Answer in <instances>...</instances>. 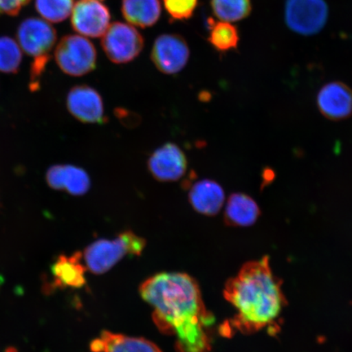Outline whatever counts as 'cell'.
Here are the masks:
<instances>
[{
  "label": "cell",
  "mask_w": 352,
  "mask_h": 352,
  "mask_svg": "<svg viewBox=\"0 0 352 352\" xmlns=\"http://www.w3.org/2000/svg\"><path fill=\"white\" fill-rule=\"evenodd\" d=\"M210 6L217 19L230 23L245 19L252 11V0H210Z\"/></svg>",
  "instance_id": "cell-20"
},
{
  "label": "cell",
  "mask_w": 352,
  "mask_h": 352,
  "mask_svg": "<svg viewBox=\"0 0 352 352\" xmlns=\"http://www.w3.org/2000/svg\"><path fill=\"white\" fill-rule=\"evenodd\" d=\"M74 6V0H35V8L39 15L52 23L67 19Z\"/></svg>",
  "instance_id": "cell-21"
},
{
  "label": "cell",
  "mask_w": 352,
  "mask_h": 352,
  "mask_svg": "<svg viewBox=\"0 0 352 352\" xmlns=\"http://www.w3.org/2000/svg\"><path fill=\"white\" fill-rule=\"evenodd\" d=\"M47 186L70 195L83 196L91 188V179L85 170L74 165H54L46 173Z\"/></svg>",
  "instance_id": "cell-13"
},
{
  "label": "cell",
  "mask_w": 352,
  "mask_h": 352,
  "mask_svg": "<svg viewBox=\"0 0 352 352\" xmlns=\"http://www.w3.org/2000/svg\"><path fill=\"white\" fill-rule=\"evenodd\" d=\"M165 10L171 19L186 21L191 19L198 4V0H164Z\"/></svg>",
  "instance_id": "cell-23"
},
{
  "label": "cell",
  "mask_w": 352,
  "mask_h": 352,
  "mask_svg": "<svg viewBox=\"0 0 352 352\" xmlns=\"http://www.w3.org/2000/svg\"><path fill=\"white\" fill-rule=\"evenodd\" d=\"M329 10L324 0H287L285 20L294 32L312 35L327 24Z\"/></svg>",
  "instance_id": "cell-7"
},
{
  "label": "cell",
  "mask_w": 352,
  "mask_h": 352,
  "mask_svg": "<svg viewBox=\"0 0 352 352\" xmlns=\"http://www.w3.org/2000/svg\"><path fill=\"white\" fill-rule=\"evenodd\" d=\"M190 51L182 35L164 34L154 41L151 60L160 72L166 74H177L186 67Z\"/></svg>",
  "instance_id": "cell-8"
},
{
  "label": "cell",
  "mask_w": 352,
  "mask_h": 352,
  "mask_svg": "<svg viewBox=\"0 0 352 352\" xmlns=\"http://www.w3.org/2000/svg\"><path fill=\"white\" fill-rule=\"evenodd\" d=\"M140 293L153 307L158 329L176 337L177 352H210L208 328L214 320L192 277L179 272L157 274L140 285Z\"/></svg>",
  "instance_id": "cell-1"
},
{
  "label": "cell",
  "mask_w": 352,
  "mask_h": 352,
  "mask_svg": "<svg viewBox=\"0 0 352 352\" xmlns=\"http://www.w3.org/2000/svg\"><path fill=\"white\" fill-rule=\"evenodd\" d=\"M263 178L264 179V183H270L275 178L274 171L271 169H266L263 171Z\"/></svg>",
  "instance_id": "cell-25"
},
{
  "label": "cell",
  "mask_w": 352,
  "mask_h": 352,
  "mask_svg": "<svg viewBox=\"0 0 352 352\" xmlns=\"http://www.w3.org/2000/svg\"><path fill=\"white\" fill-rule=\"evenodd\" d=\"M66 107L76 120L89 124H104V116L102 98L94 87L78 85L72 88L66 98Z\"/></svg>",
  "instance_id": "cell-11"
},
{
  "label": "cell",
  "mask_w": 352,
  "mask_h": 352,
  "mask_svg": "<svg viewBox=\"0 0 352 352\" xmlns=\"http://www.w3.org/2000/svg\"><path fill=\"white\" fill-rule=\"evenodd\" d=\"M261 214V209L252 197L244 193H232L224 211V222L230 227H249Z\"/></svg>",
  "instance_id": "cell-16"
},
{
  "label": "cell",
  "mask_w": 352,
  "mask_h": 352,
  "mask_svg": "<svg viewBox=\"0 0 352 352\" xmlns=\"http://www.w3.org/2000/svg\"><path fill=\"white\" fill-rule=\"evenodd\" d=\"M146 241L131 231L120 233L113 240H98L87 246L83 254L87 270L104 274L127 255L142 254Z\"/></svg>",
  "instance_id": "cell-4"
},
{
  "label": "cell",
  "mask_w": 352,
  "mask_h": 352,
  "mask_svg": "<svg viewBox=\"0 0 352 352\" xmlns=\"http://www.w3.org/2000/svg\"><path fill=\"white\" fill-rule=\"evenodd\" d=\"M144 39L133 25L123 22L110 24L101 39V47L114 64L131 63L142 52Z\"/></svg>",
  "instance_id": "cell-6"
},
{
  "label": "cell",
  "mask_w": 352,
  "mask_h": 352,
  "mask_svg": "<svg viewBox=\"0 0 352 352\" xmlns=\"http://www.w3.org/2000/svg\"><path fill=\"white\" fill-rule=\"evenodd\" d=\"M109 8L100 0H80L74 3L72 25L74 32L88 38L102 37L110 25Z\"/></svg>",
  "instance_id": "cell-9"
},
{
  "label": "cell",
  "mask_w": 352,
  "mask_h": 352,
  "mask_svg": "<svg viewBox=\"0 0 352 352\" xmlns=\"http://www.w3.org/2000/svg\"><path fill=\"white\" fill-rule=\"evenodd\" d=\"M318 104L321 113L329 120H345L352 113V90L341 82L328 83L319 92Z\"/></svg>",
  "instance_id": "cell-12"
},
{
  "label": "cell",
  "mask_w": 352,
  "mask_h": 352,
  "mask_svg": "<svg viewBox=\"0 0 352 352\" xmlns=\"http://www.w3.org/2000/svg\"><path fill=\"white\" fill-rule=\"evenodd\" d=\"M123 17L133 26L151 28L160 19V0H122Z\"/></svg>",
  "instance_id": "cell-18"
},
{
  "label": "cell",
  "mask_w": 352,
  "mask_h": 352,
  "mask_svg": "<svg viewBox=\"0 0 352 352\" xmlns=\"http://www.w3.org/2000/svg\"><path fill=\"white\" fill-rule=\"evenodd\" d=\"M94 352H162L160 347L144 338L104 331L91 342Z\"/></svg>",
  "instance_id": "cell-15"
},
{
  "label": "cell",
  "mask_w": 352,
  "mask_h": 352,
  "mask_svg": "<svg viewBox=\"0 0 352 352\" xmlns=\"http://www.w3.org/2000/svg\"><path fill=\"white\" fill-rule=\"evenodd\" d=\"M30 2V0H0V16H16Z\"/></svg>",
  "instance_id": "cell-24"
},
{
  "label": "cell",
  "mask_w": 352,
  "mask_h": 352,
  "mask_svg": "<svg viewBox=\"0 0 352 352\" xmlns=\"http://www.w3.org/2000/svg\"><path fill=\"white\" fill-rule=\"evenodd\" d=\"M223 296L235 308L232 327L246 334L274 324L287 305L283 281L272 272L268 256L245 263L227 281Z\"/></svg>",
  "instance_id": "cell-2"
},
{
  "label": "cell",
  "mask_w": 352,
  "mask_h": 352,
  "mask_svg": "<svg viewBox=\"0 0 352 352\" xmlns=\"http://www.w3.org/2000/svg\"><path fill=\"white\" fill-rule=\"evenodd\" d=\"M21 61L22 50L19 43L10 37H0V72H19Z\"/></svg>",
  "instance_id": "cell-22"
},
{
  "label": "cell",
  "mask_w": 352,
  "mask_h": 352,
  "mask_svg": "<svg viewBox=\"0 0 352 352\" xmlns=\"http://www.w3.org/2000/svg\"><path fill=\"white\" fill-rule=\"evenodd\" d=\"M210 34L208 41L219 52L236 50L240 41L239 30L230 22L209 21Z\"/></svg>",
  "instance_id": "cell-19"
},
{
  "label": "cell",
  "mask_w": 352,
  "mask_h": 352,
  "mask_svg": "<svg viewBox=\"0 0 352 352\" xmlns=\"http://www.w3.org/2000/svg\"><path fill=\"white\" fill-rule=\"evenodd\" d=\"M148 168L157 182H177L188 169L186 153L177 144L166 143L152 153L148 160Z\"/></svg>",
  "instance_id": "cell-10"
},
{
  "label": "cell",
  "mask_w": 352,
  "mask_h": 352,
  "mask_svg": "<svg viewBox=\"0 0 352 352\" xmlns=\"http://www.w3.org/2000/svg\"><path fill=\"white\" fill-rule=\"evenodd\" d=\"M80 253L60 255L52 265L54 283L58 287L80 288L86 283L87 268L82 263Z\"/></svg>",
  "instance_id": "cell-17"
},
{
  "label": "cell",
  "mask_w": 352,
  "mask_h": 352,
  "mask_svg": "<svg viewBox=\"0 0 352 352\" xmlns=\"http://www.w3.org/2000/svg\"><path fill=\"white\" fill-rule=\"evenodd\" d=\"M188 200L197 212L206 217H214L221 210L226 195L217 182L211 179H202L191 187L188 192Z\"/></svg>",
  "instance_id": "cell-14"
},
{
  "label": "cell",
  "mask_w": 352,
  "mask_h": 352,
  "mask_svg": "<svg viewBox=\"0 0 352 352\" xmlns=\"http://www.w3.org/2000/svg\"><path fill=\"white\" fill-rule=\"evenodd\" d=\"M19 44L34 59L30 67V90L39 89L41 79L56 42V32L50 22L36 17L22 21L16 32Z\"/></svg>",
  "instance_id": "cell-3"
},
{
  "label": "cell",
  "mask_w": 352,
  "mask_h": 352,
  "mask_svg": "<svg viewBox=\"0 0 352 352\" xmlns=\"http://www.w3.org/2000/svg\"><path fill=\"white\" fill-rule=\"evenodd\" d=\"M55 60L61 72L79 77L94 72L98 54L88 38L80 34H69L61 38L57 45Z\"/></svg>",
  "instance_id": "cell-5"
}]
</instances>
